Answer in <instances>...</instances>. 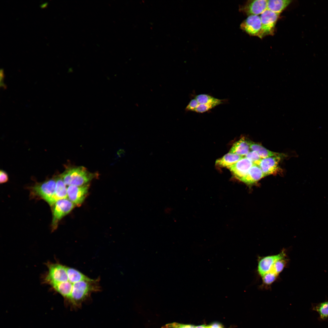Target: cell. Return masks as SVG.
I'll use <instances>...</instances> for the list:
<instances>
[{"mask_svg": "<svg viewBox=\"0 0 328 328\" xmlns=\"http://www.w3.org/2000/svg\"><path fill=\"white\" fill-rule=\"evenodd\" d=\"M88 186H69L67 187V198L74 205H80L84 200L88 192Z\"/></svg>", "mask_w": 328, "mask_h": 328, "instance_id": "cell-10", "label": "cell"}, {"mask_svg": "<svg viewBox=\"0 0 328 328\" xmlns=\"http://www.w3.org/2000/svg\"><path fill=\"white\" fill-rule=\"evenodd\" d=\"M195 98L199 104L210 103L217 101L219 99L206 94H201L196 95Z\"/></svg>", "mask_w": 328, "mask_h": 328, "instance_id": "cell-21", "label": "cell"}, {"mask_svg": "<svg viewBox=\"0 0 328 328\" xmlns=\"http://www.w3.org/2000/svg\"><path fill=\"white\" fill-rule=\"evenodd\" d=\"M265 176L259 166L254 164L246 175L240 181L245 184L251 185Z\"/></svg>", "mask_w": 328, "mask_h": 328, "instance_id": "cell-12", "label": "cell"}, {"mask_svg": "<svg viewBox=\"0 0 328 328\" xmlns=\"http://www.w3.org/2000/svg\"><path fill=\"white\" fill-rule=\"evenodd\" d=\"M9 179L7 173L3 170H1L0 171V182L1 183H3L7 182Z\"/></svg>", "mask_w": 328, "mask_h": 328, "instance_id": "cell-26", "label": "cell"}, {"mask_svg": "<svg viewBox=\"0 0 328 328\" xmlns=\"http://www.w3.org/2000/svg\"><path fill=\"white\" fill-rule=\"evenodd\" d=\"M253 164L251 161L244 157L227 168L236 178L241 180L246 175Z\"/></svg>", "mask_w": 328, "mask_h": 328, "instance_id": "cell-11", "label": "cell"}, {"mask_svg": "<svg viewBox=\"0 0 328 328\" xmlns=\"http://www.w3.org/2000/svg\"><path fill=\"white\" fill-rule=\"evenodd\" d=\"M278 275L269 272L261 277L263 284L266 286H270L276 279Z\"/></svg>", "mask_w": 328, "mask_h": 328, "instance_id": "cell-22", "label": "cell"}, {"mask_svg": "<svg viewBox=\"0 0 328 328\" xmlns=\"http://www.w3.org/2000/svg\"><path fill=\"white\" fill-rule=\"evenodd\" d=\"M244 157L229 152L222 158L217 159L215 162L216 164L221 167H227L236 163Z\"/></svg>", "mask_w": 328, "mask_h": 328, "instance_id": "cell-17", "label": "cell"}, {"mask_svg": "<svg viewBox=\"0 0 328 328\" xmlns=\"http://www.w3.org/2000/svg\"><path fill=\"white\" fill-rule=\"evenodd\" d=\"M60 175L66 186H76L87 184L94 176L83 166L67 168Z\"/></svg>", "mask_w": 328, "mask_h": 328, "instance_id": "cell-2", "label": "cell"}, {"mask_svg": "<svg viewBox=\"0 0 328 328\" xmlns=\"http://www.w3.org/2000/svg\"><path fill=\"white\" fill-rule=\"evenodd\" d=\"M161 328H173L170 325V323H168L166 324V325L162 326Z\"/></svg>", "mask_w": 328, "mask_h": 328, "instance_id": "cell-30", "label": "cell"}, {"mask_svg": "<svg viewBox=\"0 0 328 328\" xmlns=\"http://www.w3.org/2000/svg\"><path fill=\"white\" fill-rule=\"evenodd\" d=\"M194 328H209V326L205 325H201L196 326H195Z\"/></svg>", "mask_w": 328, "mask_h": 328, "instance_id": "cell-29", "label": "cell"}, {"mask_svg": "<svg viewBox=\"0 0 328 328\" xmlns=\"http://www.w3.org/2000/svg\"><path fill=\"white\" fill-rule=\"evenodd\" d=\"M283 156H274L262 159L258 165L265 176L277 173L280 170L278 164Z\"/></svg>", "mask_w": 328, "mask_h": 328, "instance_id": "cell-9", "label": "cell"}, {"mask_svg": "<svg viewBox=\"0 0 328 328\" xmlns=\"http://www.w3.org/2000/svg\"><path fill=\"white\" fill-rule=\"evenodd\" d=\"M209 328H224L223 326L220 323H215L209 326Z\"/></svg>", "mask_w": 328, "mask_h": 328, "instance_id": "cell-28", "label": "cell"}, {"mask_svg": "<svg viewBox=\"0 0 328 328\" xmlns=\"http://www.w3.org/2000/svg\"><path fill=\"white\" fill-rule=\"evenodd\" d=\"M249 141L243 137L235 142L229 152L244 157L250 151Z\"/></svg>", "mask_w": 328, "mask_h": 328, "instance_id": "cell-14", "label": "cell"}, {"mask_svg": "<svg viewBox=\"0 0 328 328\" xmlns=\"http://www.w3.org/2000/svg\"><path fill=\"white\" fill-rule=\"evenodd\" d=\"M279 14L267 9L261 15V28L259 38L262 39L266 36L274 34L275 26Z\"/></svg>", "mask_w": 328, "mask_h": 328, "instance_id": "cell-5", "label": "cell"}, {"mask_svg": "<svg viewBox=\"0 0 328 328\" xmlns=\"http://www.w3.org/2000/svg\"><path fill=\"white\" fill-rule=\"evenodd\" d=\"M55 177L56 183L55 193L52 200V206L57 200L67 198V187L62 179L60 175L55 176Z\"/></svg>", "mask_w": 328, "mask_h": 328, "instance_id": "cell-13", "label": "cell"}, {"mask_svg": "<svg viewBox=\"0 0 328 328\" xmlns=\"http://www.w3.org/2000/svg\"><path fill=\"white\" fill-rule=\"evenodd\" d=\"M287 260L285 257L278 260L273 265L269 272L274 273L278 275L282 271L286 265Z\"/></svg>", "mask_w": 328, "mask_h": 328, "instance_id": "cell-20", "label": "cell"}, {"mask_svg": "<svg viewBox=\"0 0 328 328\" xmlns=\"http://www.w3.org/2000/svg\"><path fill=\"white\" fill-rule=\"evenodd\" d=\"M46 5V3H45V4H43V5H42L41 6L42 7H45Z\"/></svg>", "mask_w": 328, "mask_h": 328, "instance_id": "cell-31", "label": "cell"}, {"mask_svg": "<svg viewBox=\"0 0 328 328\" xmlns=\"http://www.w3.org/2000/svg\"><path fill=\"white\" fill-rule=\"evenodd\" d=\"M289 0H268L267 9L278 14L281 13L291 2Z\"/></svg>", "mask_w": 328, "mask_h": 328, "instance_id": "cell-16", "label": "cell"}, {"mask_svg": "<svg viewBox=\"0 0 328 328\" xmlns=\"http://www.w3.org/2000/svg\"><path fill=\"white\" fill-rule=\"evenodd\" d=\"M199 104V103L195 98L192 99L190 100L186 106L185 109V111H193Z\"/></svg>", "mask_w": 328, "mask_h": 328, "instance_id": "cell-24", "label": "cell"}, {"mask_svg": "<svg viewBox=\"0 0 328 328\" xmlns=\"http://www.w3.org/2000/svg\"><path fill=\"white\" fill-rule=\"evenodd\" d=\"M43 283L74 306H80L93 292L99 291V279H91L74 268L48 262Z\"/></svg>", "mask_w": 328, "mask_h": 328, "instance_id": "cell-1", "label": "cell"}, {"mask_svg": "<svg viewBox=\"0 0 328 328\" xmlns=\"http://www.w3.org/2000/svg\"><path fill=\"white\" fill-rule=\"evenodd\" d=\"M56 183L55 177L44 182L36 183L31 187V195L44 200L51 207Z\"/></svg>", "mask_w": 328, "mask_h": 328, "instance_id": "cell-3", "label": "cell"}, {"mask_svg": "<svg viewBox=\"0 0 328 328\" xmlns=\"http://www.w3.org/2000/svg\"><path fill=\"white\" fill-rule=\"evenodd\" d=\"M225 102V100L219 99L217 101L210 103L199 104L194 112L198 113H203L207 112L215 107L222 104Z\"/></svg>", "mask_w": 328, "mask_h": 328, "instance_id": "cell-19", "label": "cell"}, {"mask_svg": "<svg viewBox=\"0 0 328 328\" xmlns=\"http://www.w3.org/2000/svg\"><path fill=\"white\" fill-rule=\"evenodd\" d=\"M0 87L4 89H5L6 86L4 83L5 75L3 69H1L0 71Z\"/></svg>", "mask_w": 328, "mask_h": 328, "instance_id": "cell-27", "label": "cell"}, {"mask_svg": "<svg viewBox=\"0 0 328 328\" xmlns=\"http://www.w3.org/2000/svg\"><path fill=\"white\" fill-rule=\"evenodd\" d=\"M74 204L68 199L66 198L57 200L51 207L52 220L51 227L52 231L57 228L60 220L69 214L73 209Z\"/></svg>", "mask_w": 328, "mask_h": 328, "instance_id": "cell-4", "label": "cell"}, {"mask_svg": "<svg viewBox=\"0 0 328 328\" xmlns=\"http://www.w3.org/2000/svg\"><path fill=\"white\" fill-rule=\"evenodd\" d=\"M284 250L275 255L260 257L258 260L257 271L261 276L268 272L275 262L279 259L286 257Z\"/></svg>", "mask_w": 328, "mask_h": 328, "instance_id": "cell-6", "label": "cell"}, {"mask_svg": "<svg viewBox=\"0 0 328 328\" xmlns=\"http://www.w3.org/2000/svg\"><path fill=\"white\" fill-rule=\"evenodd\" d=\"M171 326L173 328H194L195 326L190 324H185L174 322L170 323Z\"/></svg>", "mask_w": 328, "mask_h": 328, "instance_id": "cell-25", "label": "cell"}, {"mask_svg": "<svg viewBox=\"0 0 328 328\" xmlns=\"http://www.w3.org/2000/svg\"><path fill=\"white\" fill-rule=\"evenodd\" d=\"M244 157L251 161L254 164L258 165L261 158L255 151H250Z\"/></svg>", "mask_w": 328, "mask_h": 328, "instance_id": "cell-23", "label": "cell"}, {"mask_svg": "<svg viewBox=\"0 0 328 328\" xmlns=\"http://www.w3.org/2000/svg\"><path fill=\"white\" fill-rule=\"evenodd\" d=\"M267 0H249L240 8V10L248 16L261 15L267 9Z\"/></svg>", "mask_w": 328, "mask_h": 328, "instance_id": "cell-8", "label": "cell"}, {"mask_svg": "<svg viewBox=\"0 0 328 328\" xmlns=\"http://www.w3.org/2000/svg\"><path fill=\"white\" fill-rule=\"evenodd\" d=\"M261 28L260 16L250 15L240 25V28L250 36L258 37Z\"/></svg>", "mask_w": 328, "mask_h": 328, "instance_id": "cell-7", "label": "cell"}, {"mask_svg": "<svg viewBox=\"0 0 328 328\" xmlns=\"http://www.w3.org/2000/svg\"><path fill=\"white\" fill-rule=\"evenodd\" d=\"M311 309L316 312L319 315L318 318L320 321L328 322V300L318 303L311 304Z\"/></svg>", "mask_w": 328, "mask_h": 328, "instance_id": "cell-15", "label": "cell"}, {"mask_svg": "<svg viewBox=\"0 0 328 328\" xmlns=\"http://www.w3.org/2000/svg\"><path fill=\"white\" fill-rule=\"evenodd\" d=\"M250 147L252 151H256L261 159L277 155H284L282 154L270 151L261 145L249 141Z\"/></svg>", "mask_w": 328, "mask_h": 328, "instance_id": "cell-18", "label": "cell"}]
</instances>
